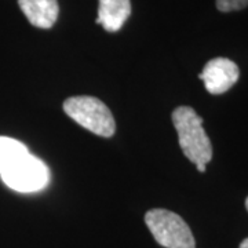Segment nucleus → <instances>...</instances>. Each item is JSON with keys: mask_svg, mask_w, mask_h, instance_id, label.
I'll return each instance as SVG.
<instances>
[{"mask_svg": "<svg viewBox=\"0 0 248 248\" xmlns=\"http://www.w3.org/2000/svg\"><path fill=\"white\" fill-rule=\"evenodd\" d=\"M171 119L184 155L195 164H207L213 159V145L204 131L203 119L190 107L177 108Z\"/></svg>", "mask_w": 248, "mask_h": 248, "instance_id": "1", "label": "nucleus"}, {"mask_svg": "<svg viewBox=\"0 0 248 248\" xmlns=\"http://www.w3.org/2000/svg\"><path fill=\"white\" fill-rule=\"evenodd\" d=\"M65 113L93 134L109 138L116 131L110 109L95 97H71L63 102Z\"/></svg>", "mask_w": 248, "mask_h": 248, "instance_id": "2", "label": "nucleus"}, {"mask_svg": "<svg viewBox=\"0 0 248 248\" xmlns=\"http://www.w3.org/2000/svg\"><path fill=\"white\" fill-rule=\"evenodd\" d=\"M145 223L155 240L166 248H196L190 228L178 214L155 208L145 214Z\"/></svg>", "mask_w": 248, "mask_h": 248, "instance_id": "3", "label": "nucleus"}, {"mask_svg": "<svg viewBox=\"0 0 248 248\" xmlns=\"http://www.w3.org/2000/svg\"><path fill=\"white\" fill-rule=\"evenodd\" d=\"M0 177L10 189L21 193H32L48 185L50 171L42 160L29 153L11 169L0 174Z\"/></svg>", "mask_w": 248, "mask_h": 248, "instance_id": "4", "label": "nucleus"}, {"mask_svg": "<svg viewBox=\"0 0 248 248\" xmlns=\"http://www.w3.org/2000/svg\"><path fill=\"white\" fill-rule=\"evenodd\" d=\"M240 76L239 66L228 58H214L207 62L200 79L204 81L205 90L213 95H221L237 83Z\"/></svg>", "mask_w": 248, "mask_h": 248, "instance_id": "5", "label": "nucleus"}, {"mask_svg": "<svg viewBox=\"0 0 248 248\" xmlns=\"http://www.w3.org/2000/svg\"><path fill=\"white\" fill-rule=\"evenodd\" d=\"M18 4L28 21L42 29L53 27L60 14L57 0H18Z\"/></svg>", "mask_w": 248, "mask_h": 248, "instance_id": "6", "label": "nucleus"}, {"mask_svg": "<svg viewBox=\"0 0 248 248\" xmlns=\"http://www.w3.org/2000/svg\"><path fill=\"white\" fill-rule=\"evenodd\" d=\"M131 14V0H99L97 24L108 32L122 29Z\"/></svg>", "mask_w": 248, "mask_h": 248, "instance_id": "7", "label": "nucleus"}, {"mask_svg": "<svg viewBox=\"0 0 248 248\" xmlns=\"http://www.w3.org/2000/svg\"><path fill=\"white\" fill-rule=\"evenodd\" d=\"M27 155H29V151L22 142L9 137H0V174L11 169Z\"/></svg>", "mask_w": 248, "mask_h": 248, "instance_id": "8", "label": "nucleus"}, {"mask_svg": "<svg viewBox=\"0 0 248 248\" xmlns=\"http://www.w3.org/2000/svg\"><path fill=\"white\" fill-rule=\"evenodd\" d=\"M248 0H217V9L222 13H231L246 9Z\"/></svg>", "mask_w": 248, "mask_h": 248, "instance_id": "9", "label": "nucleus"}, {"mask_svg": "<svg viewBox=\"0 0 248 248\" xmlns=\"http://www.w3.org/2000/svg\"><path fill=\"white\" fill-rule=\"evenodd\" d=\"M196 167L200 172H205V164H196Z\"/></svg>", "mask_w": 248, "mask_h": 248, "instance_id": "10", "label": "nucleus"}, {"mask_svg": "<svg viewBox=\"0 0 248 248\" xmlns=\"http://www.w3.org/2000/svg\"><path fill=\"white\" fill-rule=\"evenodd\" d=\"M239 248H248V239L243 240V241H241V244H240Z\"/></svg>", "mask_w": 248, "mask_h": 248, "instance_id": "11", "label": "nucleus"}, {"mask_svg": "<svg viewBox=\"0 0 248 248\" xmlns=\"http://www.w3.org/2000/svg\"><path fill=\"white\" fill-rule=\"evenodd\" d=\"M246 208H247V211H248V197H247V200H246Z\"/></svg>", "mask_w": 248, "mask_h": 248, "instance_id": "12", "label": "nucleus"}]
</instances>
